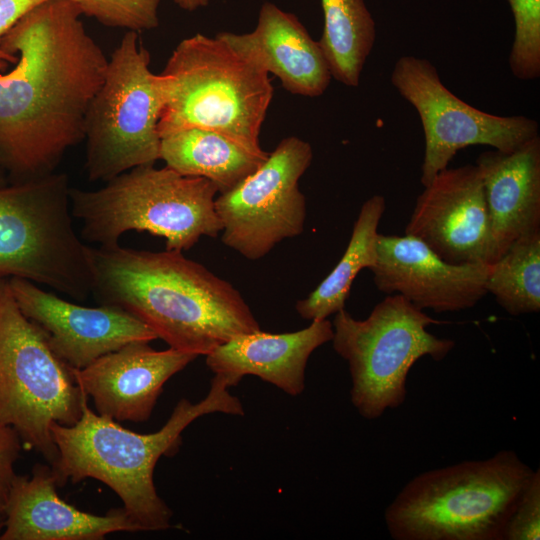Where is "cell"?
<instances>
[{"label":"cell","instance_id":"3957f363","mask_svg":"<svg viewBox=\"0 0 540 540\" xmlns=\"http://www.w3.org/2000/svg\"><path fill=\"white\" fill-rule=\"evenodd\" d=\"M229 389L225 378L214 375L205 398L197 403L179 400L162 428L149 434L128 430L95 413L85 397L76 423L55 422L50 428L58 451L50 466L58 486L87 478L98 480L119 496L138 531L170 528L173 512L156 491L154 468L160 457L178 451L182 432L197 418L210 413L244 415L241 401Z\"/></svg>","mask_w":540,"mask_h":540},{"label":"cell","instance_id":"484cf974","mask_svg":"<svg viewBox=\"0 0 540 540\" xmlns=\"http://www.w3.org/2000/svg\"><path fill=\"white\" fill-rule=\"evenodd\" d=\"M81 14L104 26L144 31L159 25L160 0H72Z\"/></svg>","mask_w":540,"mask_h":540},{"label":"cell","instance_id":"277c9868","mask_svg":"<svg viewBox=\"0 0 540 540\" xmlns=\"http://www.w3.org/2000/svg\"><path fill=\"white\" fill-rule=\"evenodd\" d=\"M535 470L511 449L422 472L384 511L395 540H504Z\"/></svg>","mask_w":540,"mask_h":540},{"label":"cell","instance_id":"4dcf8cb0","mask_svg":"<svg viewBox=\"0 0 540 540\" xmlns=\"http://www.w3.org/2000/svg\"><path fill=\"white\" fill-rule=\"evenodd\" d=\"M5 512H4V509L0 507V536H1V533L4 529V525H5Z\"/></svg>","mask_w":540,"mask_h":540},{"label":"cell","instance_id":"83f0119b","mask_svg":"<svg viewBox=\"0 0 540 540\" xmlns=\"http://www.w3.org/2000/svg\"><path fill=\"white\" fill-rule=\"evenodd\" d=\"M22 440L10 426L0 422V507L4 509L17 474L14 465L19 458Z\"/></svg>","mask_w":540,"mask_h":540},{"label":"cell","instance_id":"4fadbf2b","mask_svg":"<svg viewBox=\"0 0 540 540\" xmlns=\"http://www.w3.org/2000/svg\"><path fill=\"white\" fill-rule=\"evenodd\" d=\"M405 234L453 264H491L490 219L477 166L440 171L416 199Z\"/></svg>","mask_w":540,"mask_h":540},{"label":"cell","instance_id":"f1b7e54d","mask_svg":"<svg viewBox=\"0 0 540 540\" xmlns=\"http://www.w3.org/2000/svg\"><path fill=\"white\" fill-rule=\"evenodd\" d=\"M47 0H0V41L2 37L30 10ZM0 59L13 62L15 56L0 47Z\"/></svg>","mask_w":540,"mask_h":540},{"label":"cell","instance_id":"f546056e","mask_svg":"<svg viewBox=\"0 0 540 540\" xmlns=\"http://www.w3.org/2000/svg\"><path fill=\"white\" fill-rule=\"evenodd\" d=\"M174 2L186 11H194L208 5L209 0H174Z\"/></svg>","mask_w":540,"mask_h":540},{"label":"cell","instance_id":"e0dca14e","mask_svg":"<svg viewBox=\"0 0 540 540\" xmlns=\"http://www.w3.org/2000/svg\"><path fill=\"white\" fill-rule=\"evenodd\" d=\"M57 487L49 465L36 464L30 478L17 475L4 506L0 540H101L114 532L138 531L123 507L105 515L81 511L62 500Z\"/></svg>","mask_w":540,"mask_h":540},{"label":"cell","instance_id":"6da1fadb","mask_svg":"<svg viewBox=\"0 0 540 540\" xmlns=\"http://www.w3.org/2000/svg\"><path fill=\"white\" fill-rule=\"evenodd\" d=\"M81 16L72 0H47L0 41L15 56L11 66L0 59V171L12 183L54 173L84 140L87 110L108 59Z\"/></svg>","mask_w":540,"mask_h":540},{"label":"cell","instance_id":"2e32d148","mask_svg":"<svg viewBox=\"0 0 540 540\" xmlns=\"http://www.w3.org/2000/svg\"><path fill=\"white\" fill-rule=\"evenodd\" d=\"M198 356L173 348L155 350L136 341L107 353L82 369L77 384L99 415L115 421L148 420L165 383Z\"/></svg>","mask_w":540,"mask_h":540},{"label":"cell","instance_id":"7a4b0ae2","mask_svg":"<svg viewBox=\"0 0 540 540\" xmlns=\"http://www.w3.org/2000/svg\"><path fill=\"white\" fill-rule=\"evenodd\" d=\"M91 295L145 323L170 348L207 355L261 330L240 292L182 251L89 246Z\"/></svg>","mask_w":540,"mask_h":540},{"label":"cell","instance_id":"4316f807","mask_svg":"<svg viewBox=\"0 0 540 540\" xmlns=\"http://www.w3.org/2000/svg\"><path fill=\"white\" fill-rule=\"evenodd\" d=\"M540 538V470H535L505 528L504 540Z\"/></svg>","mask_w":540,"mask_h":540},{"label":"cell","instance_id":"5b68a950","mask_svg":"<svg viewBox=\"0 0 540 540\" xmlns=\"http://www.w3.org/2000/svg\"><path fill=\"white\" fill-rule=\"evenodd\" d=\"M217 187L154 164L134 167L97 190L70 188L72 216L81 239L99 246L119 244L128 231L163 237L166 250L192 248L202 236L216 238L222 224L215 209Z\"/></svg>","mask_w":540,"mask_h":540},{"label":"cell","instance_id":"1f68e13d","mask_svg":"<svg viewBox=\"0 0 540 540\" xmlns=\"http://www.w3.org/2000/svg\"><path fill=\"white\" fill-rule=\"evenodd\" d=\"M7 185V181L5 179V174L0 171V187Z\"/></svg>","mask_w":540,"mask_h":540},{"label":"cell","instance_id":"ac0fdd59","mask_svg":"<svg viewBox=\"0 0 540 540\" xmlns=\"http://www.w3.org/2000/svg\"><path fill=\"white\" fill-rule=\"evenodd\" d=\"M332 337L333 326L328 319L311 321L295 332L259 330L221 344L206 355V365L214 375L225 378L230 388L244 376L254 375L290 396H298L305 389L309 357Z\"/></svg>","mask_w":540,"mask_h":540},{"label":"cell","instance_id":"d4e9b609","mask_svg":"<svg viewBox=\"0 0 540 540\" xmlns=\"http://www.w3.org/2000/svg\"><path fill=\"white\" fill-rule=\"evenodd\" d=\"M515 22L509 66L520 80L540 76V0H508Z\"/></svg>","mask_w":540,"mask_h":540},{"label":"cell","instance_id":"d6986e66","mask_svg":"<svg viewBox=\"0 0 540 540\" xmlns=\"http://www.w3.org/2000/svg\"><path fill=\"white\" fill-rule=\"evenodd\" d=\"M475 165L490 219L492 264L517 238L540 230V137L510 152H482Z\"/></svg>","mask_w":540,"mask_h":540},{"label":"cell","instance_id":"cb8c5ba5","mask_svg":"<svg viewBox=\"0 0 540 540\" xmlns=\"http://www.w3.org/2000/svg\"><path fill=\"white\" fill-rule=\"evenodd\" d=\"M486 291L510 315L540 311V230L520 236L489 264Z\"/></svg>","mask_w":540,"mask_h":540},{"label":"cell","instance_id":"7402d4cb","mask_svg":"<svg viewBox=\"0 0 540 540\" xmlns=\"http://www.w3.org/2000/svg\"><path fill=\"white\" fill-rule=\"evenodd\" d=\"M386 209L385 198L373 195L360 208L347 248L333 270L305 299L296 305L305 320H324L345 308L358 273L371 269L377 260L378 226Z\"/></svg>","mask_w":540,"mask_h":540},{"label":"cell","instance_id":"30bf717a","mask_svg":"<svg viewBox=\"0 0 540 540\" xmlns=\"http://www.w3.org/2000/svg\"><path fill=\"white\" fill-rule=\"evenodd\" d=\"M138 32L128 30L108 60L104 80L86 114L85 168L92 182H107L160 159L158 123L166 78L149 67Z\"/></svg>","mask_w":540,"mask_h":540},{"label":"cell","instance_id":"ba28073f","mask_svg":"<svg viewBox=\"0 0 540 540\" xmlns=\"http://www.w3.org/2000/svg\"><path fill=\"white\" fill-rule=\"evenodd\" d=\"M334 315L332 346L348 364L350 401L367 420L404 403L409 371L420 358L442 361L455 347L427 330L439 321L398 294L387 295L365 319L345 308Z\"/></svg>","mask_w":540,"mask_h":540},{"label":"cell","instance_id":"5bb4252c","mask_svg":"<svg viewBox=\"0 0 540 540\" xmlns=\"http://www.w3.org/2000/svg\"><path fill=\"white\" fill-rule=\"evenodd\" d=\"M8 283L21 312L42 329L52 351L73 369L128 343L157 339L145 323L119 307L75 304L19 277Z\"/></svg>","mask_w":540,"mask_h":540},{"label":"cell","instance_id":"52a82bcc","mask_svg":"<svg viewBox=\"0 0 540 540\" xmlns=\"http://www.w3.org/2000/svg\"><path fill=\"white\" fill-rule=\"evenodd\" d=\"M70 188L57 172L0 187V278L27 279L77 301L91 295L89 246L72 224Z\"/></svg>","mask_w":540,"mask_h":540},{"label":"cell","instance_id":"9c48e42d","mask_svg":"<svg viewBox=\"0 0 540 540\" xmlns=\"http://www.w3.org/2000/svg\"><path fill=\"white\" fill-rule=\"evenodd\" d=\"M85 397L73 369L21 312L8 279L0 278V422L52 465L58 451L51 425L76 423Z\"/></svg>","mask_w":540,"mask_h":540},{"label":"cell","instance_id":"44dd1931","mask_svg":"<svg viewBox=\"0 0 540 540\" xmlns=\"http://www.w3.org/2000/svg\"><path fill=\"white\" fill-rule=\"evenodd\" d=\"M160 159L185 176L210 180L224 193L237 186L268 158L232 138L202 128H183L161 135Z\"/></svg>","mask_w":540,"mask_h":540},{"label":"cell","instance_id":"603a6c76","mask_svg":"<svg viewBox=\"0 0 540 540\" xmlns=\"http://www.w3.org/2000/svg\"><path fill=\"white\" fill-rule=\"evenodd\" d=\"M324 29L318 41L332 78L349 86L360 83L376 40V24L364 0H321Z\"/></svg>","mask_w":540,"mask_h":540},{"label":"cell","instance_id":"ffe728a7","mask_svg":"<svg viewBox=\"0 0 540 540\" xmlns=\"http://www.w3.org/2000/svg\"><path fill=\"white\" fill-rule=\"evenodd\" d=\"M238 52L278 77L290 93L318 97L332 79L319 42L298 18L272 3L261 7L256 28L249 33L217 34Z\"/></svg>","mask_w":540,"mask_h":540},{"label":"cell","instance_id":"8992f818","mask_svg":"<svg viewBox=\"0 0 540 540\" xmlns=\"http://www.w3.org/2000/svg\"><path fill=\"white\" fill-rule=\"evenodd\" d=\"M166 99L158 132L202 128L262 150L259 134L273 97L269 74L220 36L197 33L173 50L161 73Z\"/></svg>","mask_w":540,"mask_h":540},{"label":"cell","instance_id":"7c38bea8","mask_svg":"<svg viewBox=\"0 0 540 540\" xmlns=\"http://www.w3.org/2000/svg\"><path fill=\"white\" fill-rule=\"evenodd\" d=\"M312 159L307 141L284 138L252 174L220 193L215 209L223 244L249 260H258L281 241L300 235L306 200L298 183Z\"/></svg>","mask_w":540,"mask_h":540},{"label":"cell","instance_id":"9a60e30c","mask_svg":"<svg viewBox=\"0 0 540 540\" xmlns=\"http://www.w3.org/2000/svg\"><path fill=\"white\" fill-rule=\"evenodd\" d=\"M376 288L398 294L415 307L436 313L474 307L486 294L489 264H453L410 235L379 234L370 269Z\"/></svg>","mask_w":540,"mask_h":540},{"label":"cell","instance_id":"8fae6325","mask_svg":"<svg viewBox=\"0 0 540 540\" xmlns=\"http://www.w3.org/2000/svg\"><path fill=\"white\" fill-rule=\"evenodd\" d=\"M391 83L419 115L424 134L421 184L428 185L448 168L456 153L485 145L510 152L539 135L536 120L524 115L500 116L484 112L453 94L426 58L401 56Z\"/></svg>","mask_w":540,"mask_h":540}]
</instances>
